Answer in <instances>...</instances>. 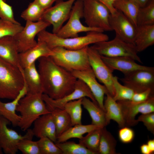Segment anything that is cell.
<instances>
[{"label":"cell","mask_w":154,"mask_h":154,"mask_svg":"<svg viewBox=\"0 0 154 154\" xmlns=\"http://www.w3.org/2000/svg\"><path fill=\"white\" fill-rule=\"evenodd\" d=\"M38 60L43 94L58 99L74 91L77 79L72 72L57 65L50 56Z\"/></svg>","instance_id":"obj_1"},{"label":"cell","mask_w":154,"mask_h":154,"mask_svg":"<svg viewBox=\"0 0 154 154\" xmlns=\"http://www.w3.org/2000/svg\"><path fill=\"white\" fill-rule=\"evenodd\" d=\"M37 36L38 41L45 42L51 49L59 46L69 50H77L90 44L109 39L108 36L103 32L95 31L88 32L86 35L83 36L63 38L45 29L40 32Z\"/></svg>","instance_id":"obj_2"},{"label":"cell","mask_w":154,"mask_h":154,"mask_svg":"<svg viewBox=\"0 0 154 154\" xmlns=\"http://www.w3.org/2000/svg\"><path fill=\"white\" fill-rule=\"evenodd\" d=\"M42 94L27 93L20 100L16 110L21 114L17 126L21 130L26 131L38 117L51 113L42 98Z\"/></svg>","instance_id":"obj_3"},{"label":"cell","mask_w":154,"mask_h":154,"mask_svg":"<svg viewBox=\"0 0 154 154\" xmlns=\"http://www.w3.org/2000/svg\"><path fill=\"white\" fill-rule=\"evenodd\" d=\"M0 57V99L13 100L23 88L22 70Z\"/></svg>","instance_id":"obj_4"},{"label":"cell","mask_w":154,"mask_h":154,"mask_svg":"<svg viewBox=\"0 0 154 154\" xmlns=\"http://www.w3.org/2000/svg\"><path fill=\"white\" fill-rule=\"evenodd\" d=\"M88 47L77 50L55 47L51 49L53 53L50 57L57 65L71 72L87 70L91 68L88 54Z\"/></svg>","instance_id":"obj_5"},{"label":"cell","mask_w":154,"mask_h":154,"mask_svg":"<svg viewBox=\"0 0 154 154\" xmlns=\"http://www.w3.org/2000/svg\"><path fill=\"white\" fill-rule=\"evenodd\" d=\"M83 17L87 26L104 32L112 31L109 22L111 14L108 8L97 0H82Z\"/></svg>","instance_id":"obj_6"},{"label":"cell","mask_w":154,"mask_h":154,"mask_svg":"<svg viewBox=\"0 0 154 154\" xmlns=\"http://www.w3.org/2000/svg\"><path fill=\"white\" fill-rule=\"evenodd\" d=\"M91 46L102 56L128 57L142 63L134 45L125 42L116 35L112 40L99 42Z\"/></svg>","instance_id":"obj_7"},{"label":"cell","mask_w":154,"mask_h":154,"mask_svg":"<svg viewBox=\"0 0 154 154\" xmlns=\"http://www.w3.org/2000/svg\"><path fill=\"white\" fill-rule=\"evenodd\" d=\"M83 17V1L76 0L72 6L67 22L56 34L61 38H67L78 37V34L81 32L92 31L104 32L100 29L84 25L80 21Z\"/></svg>","instance_id":"obj_8"},{"label":"cell","mask_w":154,"mask_h":154,"mask_svg":"<svg viewBox=\"0 0 154 154\" xmlns=\"http://www.w3.org/2000/svg\"><path fill=\"white\" fill-rule=\"evenodd\" d=\"M11 124L7 119L0 115V146L6 154H16L18 151L17 145L19 141L25 138L32 139L34 136L30 128L24 135L19 134L8 126Z\"/></svg>","instance_id":"obj_9"},{"label":"cell","mask_w":154,"mask_h":154,"mask_svg":"<svg viewBox=\"0 0 154 154\" xmlns=\"http://www.w3.org/2000/svg\"><path fill=\"white\" fill-rule=\"evenodd\" d=\"M76 0H58L54 5L45 10L40 20L52 26V33L56 34L67 20Z\"/></svg>","instance_id":"obj_10"},{"label":"cell","mask_w":154,"mask_h":154,"mask_svg":"<svg viewBox=\"0 0 154 154\" xmlns=\"http://www.w3.org/2000/svg\"><path fill=\"white\" fill-rule=\"evenodd\" d=\"M88 54L90 66L96 77L107 88L113 97L115 95L113 78V70L104 62L101 55L91 46H88Z\"/></svg>","instance_id":"obj_11"},{"label":"cell","mask_w":154,"mask_h":154,"mask_svg":"<svg viewBox=\"0 0 154 154\" xmlns=\"http://www.w3.org/2000/svg\"><path fill=\"white\" fill-rule=\"evenodd\" d=\"M50 25L48 23L42 20L35 22L26 21L23 29L14 36L19 52L35 46L37 43L35 39L36 36Z\"/></svg>","instance_id":"obj_12"},{"label":"cell","mask_w":154,"mask_h":154,"mask_svg":"<svg viewBox=\"0 0 154 154\" xmlns=\"http://www.w3.org/2000/svg\"><path fill=\"white\" fill-rule=\"evenodd\" d=\"M119 80L135 92L149 89L154 90V69L137 70L124 75Z\"/></svg>","instance_id":"obj_13"},{"label":"cell","mask_w":154,"mask_h":154,"mask_svg":"<svg viewBox=\"0 0 154 154\" xmlns=\"http://www.w3.org/2000/svg\"><path fill=\"white\" fill-rule=\"evenodd\" d=\"M42 96L48 108L64 109V105L68 102L84 97L89 98L98 105L88 86L83 81L79 79H77L74 91L61 98L53 99L43 94Z\"/></svg>","instance_id":"obj_14"},{"label":"cell","mask_w":154,"mask_h":154,"mask_svg":"<svg viewBox=\"0 0 154 154\" xmlns=\"http://www.w3.org/2000/svg\"><path fill=\"white\" fill-rule=\"evenodd\" d=\"M123 112L125 126L131 127L137 125L138 122L135 119L139 113L142 114L154 112V96L145 101L133 103L130 100L118 101Z\"/></svg>","instance_id":"obj_15"},{"label":"cell","mask_w":154,"mask_h":154,"mask_svg":"<svg viewBox=\"0 0 154 154\" xmlns=\"http://www.w3.org/2000/svg\"><path fill=\"white\" fill-rule=\"evenodd\" d=\"M109 22L112 31H115L116 35L134 45L136 27L128 18L117 10L114 13L110 14Z\"/></svg>","instance_id":"obj_16"},{"label":"cell","mask_w":154,"mask_h":154,"mask_svg":"<svg viewBox=\"0 0 154 154\" xmlns=\"http://www.w3.org/2000/svg\"><path fill=\"white\" fill-rule=\"evenodd\" d=\"M72 73L77 79L82 80L86 84L99 106L105 112L104 106V96L108 93L105 86L98 82L92 69L74 71Z\"/></svg>","instance_id":"obj_17"},{"label":"cell","mask_w":154,"mask_h":154,"mask_svg":"<svg viewBox=\"0 0 154 154\" xmlns=\"http://www.w3.org/2000/svg\"><path fill=\"white\" fill-rule=\"evenodd\" d=\"M101 56L104 62L110 68L113 70L120 71L124 75L138 70L154 69L153 67L138 64L135 60L128 57H111Z\"/></svg>","instance_id":"obj_18"},{"label":"cell","mask_w":154,"mask_h":154,"mask_svg":"<svg viewBox=\"0 0 154 154\" xmlns=\"http://www.w3.org/2000/svg\"><path fill=\"white\" fill-rule=\"evenodd\" d=\"M33 124L32 129L34 136L38 138L47 137L55 143L56 142V128L51 113L40 116Z\"/></svg>","instance_id":"obj_19"},{"label":"cell","mask_w":154,"mask_h":154,"mask_svg":"<svg viewBox=\"0 0 154 154\" xmlns=\"http://www.w3.org/2000/svg\"><path fill=\"white\" fill-rule=\"evenodd\" d=\"M53 53L52 49L44 42L38 41L34 46L26 51L19 53L20 64L23 68L28 67L35 63L36 60L44 57L50 56Z\"/></svg>","instance_id":"obj_20"},{"label":"cell","mask_w":154,"mask_h":154,"mask_svg":"<svg viewBox=\"0 0 154 154\" xmlns=\"http://www.w3.org/2000/svg\"><path fill=\"white\" fill-rule=\"evenodd\" d=\"M19 54L14 36H7L0 38V57L21 69Z\"/></svg>","instance_id":"obj_21"},{"label":"cell","mask_w":154,"mask_h":154,"mask_svg":"<svg viewBox=\"0 0 154 154\" xmlns=\"http://www.w3.org/2000/svg\"><path fill=\"white\" fill-rule=\"evenodd\" d=\"M27 93V88L24 82L23 88L16 97L12 101L5 103L0 100V115L8 120L14 127L18 126L21 119L20 115H18L16 113L17 106L20 100Z\"/></svg>","instance_id":"obj_22"},{"label":"cell","mask_w":154,"mask_h":154,"mask_svg":"<svg viewBox=\"0 0 154 154\" xmlns=\"http://www.w3.org/2000/svg\"><path fill=\"white\" fill-rule=\"evenodd\" d=\"M154 44V25L137 26L134 44L137 52Z\"/></svg>","instance_id":"obj_23"},{"label":"cell","mask_w":154,"mask_h":154,"mask_svg":"<svg viewBox=\"0 0 154 154\" xmlns=\"http://www.w3.org/2000/svg\"><path fill=\"white\" fill-rule=\"evenodd\" d=\"M104 106L108 125L111 120L115 121L121 128L125 126L121 107L119 103L115 100L109 93L106 95Z\"/></svg>","instance_id":"obj_24"},{"label":"cell","mask_w":154,"mask_h":154,"mask_svg":"<svg viewBox=\"0 0 154 154\" xmlns=\"http://www.w3.org/2000/svg\"><path fill=\"white\" fill-rule=\"evenodd\" d=\"M22 72L27 88V93L43 94L40 77L35 63L23 69Z\"/></svg>","instance_id":"obj_25"},{"label":"cell","mask_w":154,"mask_h":154,"mask_svg":"<svg viewBox=\"0 0 154 154\" xmlns=\"http://www.w3.org/2000/svg\"><path fill=\"white\" fill-rule=\"evenodd\" d=\"M82 105L88 112L92 120V124L102 128L108 125L105 112L89 98H82Z\"/></svg>","instance_id":"obj_26"},{"label":"cell","mask_w":154,"mask_h":154,"mask_svg":"<svg viewBox=\"0 0 154 154\" xmlns=\"http://www.w3.org/2000/svg\"><path fill=\"white\" fill-rule=\"evenodd\" d=\"M48 109L51 112L52 117L57 137L72 126L70 116L64 109L58 108Z\"/></svg>","instance_id":"obj_27"},{"label":"cell","mask_w":154,"mask_h":154,"mask_svg":"<svg viewBox=\"0 0 154 154\" xmlns=\"http://www.w3.org/2000/svg\"><path fill=\"white\" fill-rule=\"evenodd\" d=\"M99 127L92 124H76L71 126L57 137L56 142H62L72 138H81L84 134L88 133Z\"/></svg>","instance_id":"obj_28"},{"label":"cell","mask_w":154,"mask_h":154,"mask_svg":"<svg viewBox=\"0 0 154 154\" xmlns=\"http://www.w3.org/2000/svg\"><path fill=\"white\" fill-rule=\"evenodd\" d=\"M113 6L137 27V16L140 7L137 3L132 0H118L114 3Z\"/></svg>","instance_id":"obj_29"},{"label":"cell","mask_w":154,"mask_h":154,"mask_svg":"<svg viewBox=\"0 0 154 154\" xmlns=\"http://www.w3.org/2000/svg\"><path fill=\"white\" fill-rule=\"evenodd\" d=\"M117 141L106 127L101 129L98 153L100 154H116Z\"/></svg>","instance_id":"obj_30"},{"label":"cell","mask_w":154,"mask_h":154,"mask_svg":"<svg viewBox=\"0 0 154 154\" xmlns=\"http://www.w3.org/2000/svg\"><path fill=\"white\" fill-rule=\"evenodd\" d=\"M102 128L96 129L88 133L86 136L79 139V143L95 154H98Z\"/></svg>","instance_id":"obj_31"},{"label":"cell","mask_w":154,"mask_h":154,"mask_svg":"<svg viewBox=\"0 0 154 154\" xmlns=\"http://www.w3.org/2000/svg\"><path fill=\"white\" fill-rule=\"evenodd\" d=\"M82 98L69 102L64 106V109L70 116L72 126L82 124Z\"/></svg>","instance_id":"obj_32"},{"label":"cell","mask_w":154,"mask_h":154,"mask_svg":"<svg viewBox=\"0 0 154 154\" xmlns=\"http://www.w3.org/2000/svg\"><path fill=\"white\" fill-rule=\"evenodd\" d=\"M152 25H154V0H150L145 6L140 7L137 26Z\"/></svg>","instance_id":"obj_33"},{"label":"cell","mask_w":154,"mask_h":154,"mask_svg":"<svg viewBox=\"0 0 154 154\" xmlns=\"http://www.w3.org/2000/svg\"><path fill=\"white\" fill-rule=\"evenodd\" d=\"M55 143L61 150L62 154H95L80 143L73 141H66Z\"/></svg>","instance_id":"obj_34"},{"label":"cell","mask_w":154,"mask_h":154,"mask_svg":"<svg viewBox=\"0 0 154 154\" xmlns=\"http://www.w3.org/2000/svg\"><path fill=\"white\" fill-rule=\"evenodd\" d=\"M45 10L34 1L22 12L21 17L26 21L37 22L41 20Z\"/></svg>","instance_id":"obj_35"},{"label":"cell","mask_w":154,"mask_h":154,"mask_svg":"<svg viewBox=\"0 0 154 154\" xmlns=\"http://www.w3.org/2000/svg\"><path fill=\"white\" fill-rule=\"evenodd\" d=\"M115 95L113 97L116 101L131 100L135 92L128 87L121 84L118 78L114 76L113 78Z\"/></svg>","instance_id":"obj_36"},{"label":"cell","mask_w":154,"mask_h":154,"mask_svg":"<svg viewBox=\"0 0 154 154\" xmlns=\"http://www.w3.org/2000/svg\"><path fill=\"white\" fill-rule=\"evenodd\" d=\"M37 142L40 154H62L55 143L47 137L39 138Z\"/></svg>","instance_id":"obj_37"},{"label":"cell","mask_w":154,"mask_h":154,"mask_svg":"<svg viewBox=\"0 0 154 154\" xmlns=\"http://www.w3.org/2000/svg\"><path fill=\"white\" fill-rule=\"evenodd\" d=\"M23 27L18 24L0 19V38L7 36H14L20 32Z\"/></svg>","instance_id":"obj_38"},{"label":"cell","mask_w":154,"mask_h":154,"mask_svg":"<svg viewBox=\"0 0 154 154\" xmlns=\"http://www.w3.org/2000/svg\"><path fill=\"white\" fill-rule=\"evenodd\" d=\"M17 147L23 154H40L37 141H33L32 139L25 138L20 140Z\"/></svg>","instance_id":"obj_39"},{"label":"cell","mask_w":154,"mask_h":154,"mask_svg":"<svg viewBox=\"0 0 154 154\" xmlns=\"http://www.w3.org/2000/svg\"><path fill=\"white\" fill-rule=\"evenodd\" d=\"M0 19L16 24H21L15 19L13 7L4 0H0Z\"/></svg>","instance_id":"obj_40"},{"label":"cell","mask_w":154,"mask_h":154,"mask_svg":"<svg viewBox=\"0 0 154 154\" xmlns=\"http://www.w3.org/2000/svg\"><path fill=\"white\" fill-rule=\"evenodd\" d=\"M118 135L120 141L125 144L131 142L134 138L135 135L133 130L127 126L121 128L118 131Z\"/></svg>","instance_id":"obj_41"},{"label":"cell","mask_w":154,"mask_h":154,"mask_svg":"<svg viewBox=\"0 0 154 154\" xmlns=\"http://www.w3.org/2000/svg\"><path fill=\"white\" fill-rule=\"evenodd\" d=\"M137 120L142 122L147 130L154 134V112L142 114Z\"/></svg>","instance_id":"obj_42"},{"label":"cell","mask_w":154,"mask_h":154,"mask_svg":"<svg viewBox=\"0 0 154 154\" xmlns=\"http://www.w3.org/2000/svg\"><path fill=\"white\" fill-rule=\"evenodd\" d=\"M154 90L149 89L144 91L135 92L130 100L133 103H140L146 101L151 96H154Z\"/></svg>","instance_id":"obj_43"},{"label":"cell","mask_w":154,"mask_h":154,"mask_svg":"<svg viewBox=\"0 0 154 154\" xmlns=\"http://www.w3.org/2000/svg\"><path fill=\"white\" fill-rule=\"evenodd\" d=\"M105 5L109 10L111 14L114 13L117 11L114 7V3L118 0H97Z\"/></svg>","instance_id":"obj_44"},{"label":"cell","mask_w":154,"mask_h":154,"mask_svg":"<svg viewBox=\"0 0 154 154\" xmlns=\"http://www.w3.org/2000/svg\"><path fill=\"white\" fill-rule=\"evenodd\" d=\"M58 0H34L42 8L45 10L52 6Z\"/></svg>","instance_id":"obj_45"},{"label":"cell","mask_w":154,"mask_h":154,"mask_svg":"<svg viewBox=\"0 0 154 154\" xmlns=\"http://www.w3.org/2000/svg\"><path fill=\"white\" fill-rule=\"evenodd\" d=\"M141 153L143 154H151V153L147 144L144 143L140 147Z\"/></svg>","instance_id":"obj_46"},{"label":"cell","mask_w":154,"mask_h":154,"mask_svg":"<svg viewBox=\"0 0 154 154\" xmlns=\"http://www.w3.org/2000/svg\"><path fill=\"white\" fill-rule=\"evenodd\" d=\"M151 154L154 153V139L149 140L147 143Z\"/></svg>","instance_id":"obj_47"},{"label":"cell","mask_w":154,"mask_h":154,"mask_svg":"<svg viewBox=\"0 0 154 154\" xmlns=\"http://www.w3.org/2000/svg\"><path fill=\"white\" fill-rule=\"evenodd\" d=\"M137 3L140 7L145 6L150 0H132Z\"/></svg>","instance_id":"obj_48"},{"label":"cell","mask_w":154,"mask_h":154,"mask_svg":"<svg viewBox=\"0 0 154 154\" xmlns=\"http://www.w3.org/2000/svg\"><path fill=\"white\" fill-rule=\"evenodd\" d=\"M3 151L2 149L0 146V154H3Z\"/></svg>","instance_id":"obj_49"},{"label":"cell","mask_w":154,"mask_h":154,"mask_svg":"<svg viewBox=\"0 0 154 154\" xmlns=\"http://www.w3.org/2000/svg\"><path fill=\"white\" fill-rule=\"evenodd\" d=\"M5 0V1H6V0Z\"/></svg>","instance_id":"obj_50"}]
</instances>
